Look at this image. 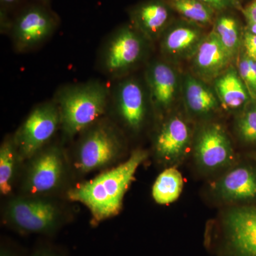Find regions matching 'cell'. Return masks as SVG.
Segmentation results:
<instances>
[{
    "instance_id": "cell-1",
    "label": "cell",
    "mask_w": 256,
    "mask_h": 256,
    "mask_svg": "<svg viewBox=\"0 0 256 256\" xmlns=\"http://www.w3.org/2000/svg\"><path fill=\"white\" fill-rule=\"evenodd\" d=\"M148 156L143 150L133 151L129 158L118 166L70 188L67 194L68 200L87 207L94 226L116 216L122 210L124 195L134 180L136 172Z\"/></svg>"
},
{
    "instance_id": "cell-2",
    "label": "cell",
    "mask_w": 256,
    "mask_h": 256,
    "mask_svg": "<svg viewBox=\"0 0 256 256\" xmlns=\"http://www.w3.org/2000/svg\"><path fill=\"white\" fill-rule=\"evenodd\" d=\"M109 96L107 86L97 80L62 87L54 101L64 134L73 138L98 122L105 114Z\"/></svg>"
},
{
    "instance_id": "cell-3",
    "label": "cell",
    "mask_w": 256,
    "mask_h": 256,
    "mask_svg": "<svg viewBox=\"0 0 256 256\" xmlns=\"http://www.w3.org/2000/svg\"><path fill=\"white\" fill-rule=\"evenodd\" d=\"M84 131L76 154L75 166L80 172L102 169L118 158L122 143L112 124L98 121Z\"/></svg>"
},
{
    "instance_id": "cell-4",
    "label": "cell",
    "mask_w": 256,
    "mask_h": 256,
    "mask_svg": "<svg viewBox=\"0 0 256 256\" xmlns=\"http://www.w3.org/2000/svg\"><path fill=\"white\" fill-rule=\"evenodd\" d=\"M6 222L21 233L50 234L60 225V210L54 202L42 196L12 198L5 208Z\"/></svg>"
},
{
    "instance_id": "cell-5",
    "label": "cell",
    "mask_w": 256,
    "mask_h": 256,
    "mask_svg": "<svg viewBox=\"0 0 256 256\" xmlns=\"http://www.w3.org/2000/svg\"><path fill=\"white\" fill-rule=\"evenodd\" d=\"M60 126V110L55 101L36 106L13 137L20 161L31 159L47 146Z\"/></svg>"
},
{
    "instance_id": "cell-6",
    "label": "cell",
    "mask_w": 256,
    "mask_h": 256,
    "mask_svg": "<svg viewBox=\"0 0 256 256\" xmlns=\"http://www.w3.org/2000/svg\"><path fill=\"white\" fill-rule=\"evenodd\" d=\"M146 38L138 30L124 26L116 30L101 48V70L111 77H119L132 68L142 58Z\"/></svg>"
},
{
    "instance_id": "cell-7",
    "label": "cell",
    "mask_w": 256,
    "mask_h": 256,
    "mask_svg": "<svg viewBox=\"0 0 256 256\" xmlns=\"http://www.w3.org/2000/svg\"><path fill=\"white\" fill-rule=\"evenodd\" d=\"M65 160L62 150L46 146L30 159L23 183L28 196H42L54 191L63 180Z\"/></svg>"
},
{
    "instance_id": "cell-8",
    "label": "cell",
    "mask_w": 256,
    "mask_h": 256,
    "mask_svg": "<svg viewBox=\"0 0 256 256\" xmlns=\"http://www.w3.org/2000/svg\"><path fill=\"white\" fill-rule=\"evenodd\" d=\"M222 252L225 256H256V207L232 208L222 223Z\"/></svg>"
},
{
    "instance_id": "cell-9",
    "label": "cell",
    "mask_w": 256,
    "mask_h": 256,
    "mask_svg": "<svg viewBox=\"0 0 256 256\" xmlns=\"http://www.w3.org/2000/svg\"><path fill=\"white\" fill-rule=\"evenodd\" d=\"M56 26L55 16L44 8L32 6L24 10L11 26L14 48L20 52L36 48L53 34Z\"/></svg>"
},
{
    "instance_id": "cell-10",
    "label": "cell",
    "mask_w": 256,
    "mask_h": 256,
    "mask_svg": "<svg viewBox=\"0 0 256 256\" xmlns=\"http://www.w3.org/2000/svg\"><path fill=\"white\" fill-rule=\"evenodd\" d=\"M194 158L197 164L207 171L223 169L233 163V146L220 124L202 128L195 141Z\"/></svg>"
},
{
    "instance_id": "cell-11",
    "label": "cell",
    "mask_w": 256,
    "mask_h": 256,
    "mask_svg": "<svg viewBox=\"0 0 256 256\" xmlns=\"http://www.w3.org/2000/svg\"><path fill=\"white\" fill-rule=\"evenodd\" d=\"M114 96L116 110L124 124L133 131L139 130L146 112V94L142 86L134 79H126L118 84Z\"/></svg>"
},
{
    "instance_id": "cell-12",
    "label": "cell",
    "mask_w": 256,
    "mask_h": 256,
    "mask_svg": "<svg viewBox=\"0 0 256 256\" xmlns=\"http://www.w3.org/2000/svg\"><path fill=\"white\" fill-rule=\"evenodd\" d=\"M190 129L178 116L168 120L158 132L154 144L156 156L168 164H174L183 159L190 146Z\"/></svg>"
},
{
    "instance_id": "cell-13",
    "label": "cell",
    "mask_w": 256,
    "mask_h": 256,
    "mask_svg": "<svg viewBox=\"0 0 256 256\" xmlns=\"http://www.w3.org/2000/svg\"><path fill=\"white\" fill-rule=\"evenodd\" d=\"M218 197L228 202H242L256 197V172L248 166L230 170L212 185Z\"/></svg>"
},
{
    "instance_id": "cell-14",
    "label": "cell",
    "mask_w": 256,
    "mask_h": 256,
    "mask_svg": "<svg viewBox=\"0 0 256 256\" xmlns=\"http://www.w3.org/2000/svg\"><path fill=\"white\" fill-rule=\"evenodd\" d=\"M170 9L164 0H149L133 8L130 16L136 30L148 40H154L168 24Z\"/></svg>"
},
{
    "instance_id": "cell-15",
    "label": "cell",
    "mask_w": 256,
    "mask_h": 256,
    "mask_svg": "<svg viewBox=\"0 0 256 256\" xmlns=\"http://www.w3.org/2000/svg\"><path fill=\"white\" fill-rule=\"evenodd\" d=\"M151 100L156 108H168L176 92V77L174 70L168 64L156 62L150 66L146 72Z\"/></svg>"
},
{
    "instance_id": "cell-16",
    "label": "cell",
    "mask_w": 256,
    "mask_h": 256,
    "mask_svg": "<svg viewBox=\"0 0 256 256\" xmlns=\"http://www.w3.org/2000/svg\"><path fill=\"white\" fill-rule=\"evenodd\" d=\"M232 57L213 31L198 44L194 64L200 73L212 76L222 72Z\"/></svg>"
},
{
    "instance_id": "cell-17",
    "label": "cell",
    "mask_w": 256,
    "mask_h": 256,
    "mask_svg": "<svg viewBox=\"0 0 256 256\" xmlns=\"http://www.w3.org/2000/svg\"><path fill=\"white\" fill-rule=\"evenodd\" d=\"M216 90L222 105L229 110L240 108L249 99L246 87L234 69H229L217 79Z\"/></svg>"
},
{
    "instance_id": "cell-18",
    "label": "cell",
    "mask_w": 256,
    "mask_h": 256,
    "mask_svg": "<svg viewBox=\"0 0 256 256\" xmlns=\"http://www.w3.org/2000/svg\"><path fill=\"white\" fill-rule=\"evenodd\" d=\"M184 97L188 108L196 116H206L218 108V100L213 92L193 77L185 80Z\"/></svg>"
},
{
    "instance_id": "cell-19",
    "label": "cell",
    "mask_w": 256,
    "mask_h": 256,
    "mask_svg": "<svg viewBox=\"0 0 256 256\" xmlns=\"http://www.w3.org/2000/svg\"><path fill=\"white\" fill-rule=\"evenodd\" d=\"M183 178L174 166L168 168L158 176L152 186L153 198L161 205L172 203L180 197L183 190Z\"/></svg>"
},
{
    "instance_id": "cell-20",
    "label": "cell",
    "mask_w": 256,
    "mask_h": 256,
    "mask_svg": "<svg viewBox=\"0 0 256 256\" xmlns=\"http://www.w3.org/2000/svg\"><path fill=\"white\" fill-rule=\"evenodd\" d=\"M20 162L14 138H6L0 146V193L3 196L12 191L16 165Z\"/></svg>"
},
{
    "instance_id": "cell-21",
    "label": "cell",
    "mask_w": 256,
    "mask_h": 256,
    "mask_svg": "<svg viewBox=\"0 0 256 256\" xmlns=\"http://www.w3.org/2000/svg\"><path fill=\"white\" fill-rule=\"evenodd\" d=\"M201 32L192 26H178L166 33L162 48L170 54L184 53L192 50L200 41Z\"/></svg>"
},
{
    "instance_id": "cell-22",
    "label": "cell",
    "mask_w": 256,
    "mask_h": 256,
    "mask_svg": "<svg viewBox=\"0 0 256 256\" xmlns=\"http://www.w3.org/2000/svg\"><path fill=\"white\" fill-rule=\"evenodd\" d=\"M170 8L193 22L207 24L213 21L215 11L198 0H166Z\"/></svg>"
},
{
    "instance_id": "cell-23",
    "label": "cell",
    "mask_w": 256,
    "mask_h": 256,
    "mask_svg": "<svg viewBox=\"0 0 256 256\" xmlns=\"http://www.w3.org/2000/svg\"><path fill=\"white\" fill-rule=\"evenodd\" d=\"M214 32L226 50L233 56L240 43V28L238 20L230 14L220 15L216 20Z\"/></svg>"
},
{
    "instance_id": "cell-24",
    "label": "cell",
    "mask_w": 256,
    "mask_h": 256,
    "mask_svg": "<svg viewBox=\"0 0 256 256\" xmlns=\"http://www.w3.org/2000/svg\"><path fill=\"white\" fill-rule=\"evenodd\" d=\"M237 130L242 140L256 142V104L249 106L242 112L237 122Z\"/></svg>"
},
{
    "instance_id": "cell-25",
    "label": "cell",
    "mask_w": 256,
    "mask_h": 256,
    "mask_svg": "<svg viewBox=\"0 0 256 256\" xmlns=\"http://www.w3.org/2000/svg\"><path fill=\"white\" fill-rule=\"evenodd\" d=\"M239 76L246 87L249 95L256 100L255 87H254V78L252 68H250V58L246 55L244 56L239 60Z\"/></svg>"
},
{
    "instance_id": "cell-26",
    "label": "cell",
    "mask_w": 256,
    "mask_h": 256,
    "mask_svg": "<svg viewBox=\"0 0 256 256\" xmlns=\"http://www.w3.org/2000/svg\"><path fill=\"white\" fill-rule=\"evenodd\" d=\"M214 11H224L238 5V0H198Z\"/></svg>"
},
{
    "instance_id": "cell-27",
    "label": "cell",
    "mask_w": 256,
    "mask_h": 256,
    "mask_svg": "<svg viewBox=\"0 0 256 256\" xmlns=\"http://www.w3.org/2000/svg\"><path fill=\"white\" fill-rule=\"evenodd\" d=\"M244 44L246 55L250 60L256 62V35L247 32L244 35Z\"/></svg>"
},
{
    "instance_id": "cell-28",
    "label": "cell",
    "mask_w": 256,
    "mask_h": 256,
    "mask_svg": "<svg viewBox=\"0 0 256 256\" xmlns=\"http://www.w3.org/2000/svg\"><path fill=\"white\" fill-rule=\"evenodd\" d=\"M248 22L256 23V0L247 6L242 11Z\"/></svg>"
},
{
    "instance_id": "cell-29",
    "label": "cell",
    "mask_w": 256,
    "mask_h": 256,
    "mask_svg": "<svg viewBox=\"0 0 256 256\" xmlns=\"http://www.w3.org/2000/svg\"><path fill=\"white\" fill-rule=\"evenodd\" d=\"M31 256H60L54 250L48 248L38 249L36 250Z\"/></svg>"
},
{
    "instance_id": "cell-30",
    "label": "cell",
    "mask_w": 256,
    "mask_h": 256,
    "mask_svg": "<svg viewBox=\"0 0 256 256\" xmlns=\"http://www.w3.org/2000/svg\"><path fill=\"white\" fill-rule=\"evenodd\" d=\"M0 256H15L14 252L6 247H2L0 250Z\"/></svg>"
},
{
    "instance_id": "cell-31",
    "label": "cell",
    "mask_w": 256,
    "mask_h": 256,
    "mask_svg": "<svg viewBox=\"0 0 256 256\" xmlns=\"http://www.w3.org/2000/svg\"><path fill=\"white\" fill-rule=\"evenodd\" d=\"M248 32L256 35V23H248Z\"/></svg>"
},
{
    "instance_id": "cell-32",
    "label": "cell",
    "mask_w": 256,
    "mask_h": 256,
    "mask_svg": "<svg viewBox=\"0 0 256 256\" xmlns=\"http://www.w3.org/2000/svg\"><path fill=\"white\" fill-rule=\"evenodd\" d=\"M16 1L18 0H1L2 2L8 5L14 4Z\"/></svg>"
},
{
    "instance_id": "cell-33",
    "label": "cell",
    "mask_w": 256,
    "mask_h": 256,
    "mask_svg": "<svg viewBox=\"0 0 256 256\" xmlns=\"http://www.w3.org/2000/svg\"><path fill=\"white\" fill-rule=\"evenodd\" d=\"M37 1H42V2H43V1H45V0H37Z\"/></svg>"
},
{
    "instance_id": "cell-34",
    "label": "cell",
    "mask_w": 256,
    "mask_h": 256,
    "mask_svg": "<svg viewBox=\"0 0 256 256\" xmlns=\"http://www.w3.org/2000/svg\"><path fill=\"white\" fill-rule=\"evenodd\" d=\"M255 160H256V156H255Z\"/></svg>"
}]
</instances>
